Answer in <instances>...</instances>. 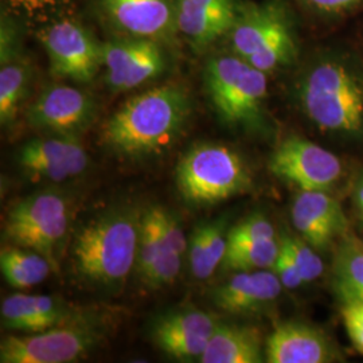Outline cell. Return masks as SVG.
I'll use <instances>...</instances> for the list:
<instances>
[{
  "label": "cell",
  "instance_id": "obj_1",
  "mask_svg": "<svg viewBox=\"0 0 363 363\" xmlns=\"http://www.w3.org/2000/svg\"><path fill=\"white\" fill-rule=\"evenodd\" d=\"M191 111V96L183 85H159L130 97L106 120L101 143L124 157L155 155L178 139Z\"/></svg>",
  "mask_w": 363,
  "mask_h": 363
},
{
  "label": "cell",
  "instance_id": "obj_2",
  "mask_svg": "<svg viewBox=\"0 0 363 363\" xmlns=\"http://www.w3.org/2000/svg\"><path fill=\"white\" fill-rule=\"evenodd\" d=\"M140 222L136 211L116 208L82 226L73 245L78 274L103 288L124 284L138 264Z\"/></svg>",
  "mask_w": 363,
  "mask_h": 363
},
{
  "label": "cell",
  "instance_id": "obj_3",
  "mask_svg": "<svg viewBox=\"0 0 363 363\" xmlns=\"http://www.w3.org/2000/svg\"><path fill=\"white\" fill-rule=\"evenodd\" d=\"M298 97L318 128L346 135L363 130V85L347 66L331 60L315 64L300 79Z\"/></svg>",
  "mask_w": 363,
  "mask_h": 363
},
{
  "label": "cell",
  "instance_id": "obj_4",
  "mask_svg": "<svg viewBox=\"0 0 363 363\" xmlns=\"http://www.w3.org/2000/svg\"><path fill=\"white\" fill-rule=\"evenodd\" d=\"M203 85L220 123L230 128H253L264 116L268 94L267 73L237 54L210 57L203 67Z\"/></svg>",
  "mask_w": 363,
  "mask_h": 363
},
{
  "label": "cell",
  "instance_id": "obj_5",
  "mask_svg": "<svg viewBox=\"0 0 363 363\" xmlns=\"http://www.w3.org/2000/svg\"><path fill=\"white\" fill-rule=\"evenodd\" d=\"M228 38L234 54L267 74L292 65L298 57L292 21L279 0L241 4Z\"/></svg>",
  "mask_w": 363,
  "mask_h": 363
},
{
  "label": "cell",
  "instance_id": "obj_6",
  "mask_svg": "<svg viewBox=\"0 0 363 363\" xmlns=\"http://www.w3.org/2000/svg\"><path fill=\"white\" fill-rule=\"evenodd\" d=\"M175 179L182 198L196 206L220 203L252 187L250 174L240 155L216 143L190 148L177 166Z\"/></svg>",
  "mask_w": 363,
  "mask_h": 363
},
{
  "label": "cell",
  "instance_id": "obj_7",
  "mask_svg": "<svg viewBox=\"0 0 363 363\" xmlns=\"http://www.w3.org/2000/svg\"><path fill=\"white\" fill-rule=\"evenodd\" d=\"M70 205L57 191H39L19 201L10 210L4 232L13 245L31 249L55 265L54 253L65 238Z\"/></svg>",
  "mask_w": 363,
  "mask_h": 363
},
{
  "label": "cell",
  "instance_id": "obj_8",
  "mask_svg": "<svg viewBox=\"0 0 363 363\" xmlns=\"http://www.w3.org/2000/svg\"><path fill=\"white\" fill-rule=\"evenodd\" d=\"M103 333L77 320L22 337H6L0 343L1 363H69L88 355L100 345Z\"/></svg>",
  "mask_w": 363,
  "mask_h": 363
},
{
  "label": "cell",
  "instance_id": "obj_9",
  "mask_svg": "<svg viewBox=\"0 0 363 363\" xmlns=\"http://www.w3.org/2000/svg\"><path fill=\"white\" fill-rule=\"evenodd\" d=\"M55 77L86 84L103 66L101 43L77 21L66 18L42 27L37 34Z\"/></svg>",
  "mask_w": 363,
  "mask_h": 363
},
{
  "label": "cell",
  "instance_id": "obj_10",
  "mask_svg": "<svg viewBox=\"0 0 363 363\" xmlns=\"http://www.w3.org/2000/svg\"><path fill=\"white\" fill-rule=\"evenodd\" d=\"M101 48L105 81L111 91L135 89L167 69V48L152 39L120 35L105 40Z\"/></svg>",
  "mask_w": 363,
  "mask_h": 363
},
{
  "label": "cell",
  "instance_id": "obj_11",
  "mask_svg": "<svg viewBox=\"0 0 363 363\" xmlns=\"http://www.w3.org/2000/svg\"><path fill=\"white\" fill-rule=\"evenodd\" d=\"M269 169L298 190L327 191L342 177V163L331 151L300 136H289L273 151Z\"/></svg>",
  "mask_w": 363,
  "mask_h": 363
},
{
  "label": "cell",
  "instance_id": "obj_12",
  "mask_svg": "<svg viewBox=\"0 0 363 363\" xmlns=\"http://www.w3.org/2000/svg\"><path fill=\"white\" fill-rule=\"evenodd\" d=\"M99 9L121 35L152 39L166 48L181 38L177 0H99Z\"/></svg>",
  "mask_w": 363,
  "mask_h": 363
},
{
  "label": "cell",
  "instance_id": "obj_13",
  "mask_svg": "<svg viewBox=\"0 0 363 363\" xmlns=\"http://www.w3.org/2000/svg\"><path fill=\"white\" fill-rule=\"evenodd\" d=\"M97 105L88 91L70 85H52L27 108L28 124L35 130L77 138L93 124Z\"/></svg>",
  "mask_w": 363,
  "mask_h": 363
},
{
  "label": "cell",
  "instance_id": "obj_14",
  "mask_svg": "<svg viewBox=\"0 0 363 363\" xmlns=\"http://www.w3.org/2000/svg\"><path fill=\"white\" fill-rule=\"evenodd\" d=\"M237 0H177L179 37L196 52H206L228 37L238 18Z\"/></svg>",
  "mask_w": 363,
  "mask_h": 363
},
{
  "label": "cell",
  "instance_id": "obj_15",
  "mask_svg": "<svg viewBox=\"0 0 363 363\" xmlns=\"http://www.w3.org/2000/svg\"><path fill=\"white\" fill-rule=\"evenodd\" d=\"M16 157L27 175L45 181H65L88 167L86 151L73 136L33 139L19 150Z\"/></svg>",
  "mask_w": 363,
  "mask_h": 363
},
{
  "label": "cell",
  "instance_id": "obj_16",
  "mask_svg": "<svg viewBox=\"0 0 363 363\" xmlns=\"http://www.w3.org/2000/svg\"><path fill=\"white\" fill-rule=\"evenodd\" d=\"M217 325V319L208 312L184 310L159 319L151 337L156 347L171 358L201 359Z\"/></svg>",
  "mask_w": 363,
  "mask_h": 363
},
{
  "label": "cell",
  "instance_id": "obj_17",
  "mask_svg": "<svg viewBox=\"0 0 363 363\" xmlns=\"http://www.w3.org/2000/svg\"><path fill=\"white\" fill-rule=\"evenodd\" d=\"M291 217L300 237L316 249L327 247L347 229L343 208L325 190H300Z\"/></svg>",
  "mask_w": 363,
  "mask_h": 363
},
{
  "label": "cell",
  "instance_id": "obj_18",
  "mask_svg": "<svg viewBox=\"0 0 363 363\" xmlns=\"http://www.w3.org/2000/svg\"><path fill=\"white\" fill-rule=\"evenodd\" d=\"M339 359L328 337L312 325L286 322L277 325L265 343L269 363H328Z\"/></svg>",
  "mask_w": 363,
  "mask_h": 363
},
{
  "label": "cell",
  "instance_id": "obj_19",
  "mask_svg": "<svg viewBox=\"0 0 363 363\" xmlns=\"http://www.w3.org/2000/svg\"><path fill=\"white\" fill-rule=\"evenodd\" d=\"M1 325L7 330L35 334L81 320L66 303L52 296L16 294L0 306Z\"/></svg>",
  "mask_w": 363,
  "mask_h": 363
},
{
  "label": "cell",
  "instance_id": "obj_20",
  "mask_svg": "<svg viewBox=\"0 0 363 363\" xmlns=\"http://www.w3.org/2000/svg\"><path fill=\"white\" fill-rule=\"evenodd\" d=\"M281 286L277 274L267 269L240 272L214 291L213 300L229 313L256 312L279 298Z\"/></svg>",
  "mask_w": 363,
  "mask_h": 363
},
{
  "label": "cell",
  "instance_id": "obj_21",
  "mask_svg": "<svg viewBox=\"0 0 363 363\" xmlns=\"http://www.w3.org/2000/svg\"><path fill=\"white\" fill-rule=\"evenodd\" d=\"M199 361L202 363L264 362L265 351H262L261 334L253 327L218 323Z\"/></svg>",
  "mask_w": 363,
  "mask_h": 363
},
{
  "label": "cell",
  "instance_id": "obj_22",
  "mask_svg": "<svg viewBox=\"0 0 363 363\" xmlns=\"http://www.w3.org/2000/svg\"><path fill=\"white\" fill-rule=\"evenodd\" d=\"M228 220L220 218L198 226L190 238L189 256L196 279L210 277L223 262L228 250Z\"/></svg>",
  "mask_w": 363,
  "mask_h": 363
},
{
  "label": "cell",
  "instance_id": "obj_23",
  "mask_svg": "<svg viewBox=\"0 0 363 363\" xmlns=\"http://www.w3.org/2000/svg\"><path fill=\"white\" fill-rule=\"evenodd\" d=\"M33 79V69L23 52L0 58V123L11 125L25 103Z\"/></svg>",
  "mask_w": 363,
  "mask_h": 363
},
{
  "label": "cell",
  "instance_id": "obj_24",
  "mask_svg": "<svg viewBox=\"0 0 363 363\" xmlns=\"http://www.w3.org/2000/svg\"><path fill=\"white\" fill-rule=\"evenodd\" d=\"M52 262L26 247H6L0 252V269L6 281L16 289L40 284L52 272Z\"/></svg>",
  "mask_w": 363,
  "mask_h": 363
},
{
  "label": "cell",
  "instance_id": "obj_25",
  "mask_svg": "<svg viewBox=\"0 0 363 363\" xmlns=\"http://www.w3.org/2000/svg\"><path fill=\"white\" fill-rule=\"evenodd\" d=\"M334 288L343 303L363 301V249L349 240L334 259Z\"/></svg>",
  "mask_w": 363,
  "mask_h": 363
},
{
  "label": "cell",
  "instance_id": "obj_26",
  "mask_svg": "<svg viewBox=\"0 0 363 363\" xmlns=\"http://www.w3.org/2000/svg\"><path fill=\"white\" fill-rule=\"evenodd\" d=\"M279 250L280 242L276 240L228 244V250L222 264L226 269L235 272L271 269L279 256Z\"/></svg>",
  "mask_w": 363,
  "mask_h": 363
},
{
  "label": "cell",
  "instance_id": "obj_27",
  "mask_svg": "<svg viewBox=\"0 0 363 363\" xmlns=\"http://www.w3.org/2000/svg\"><path fill=\"white\" fill-rule=\"evenodd\" d=\"M174 252L164 241L160 229L157 226L152 208H148L144 213L140 222V235H139V252H138V271L140 276L143 274L156 259L163 255Z\"/></svg>",
  "mask_w": 363,
  "mask_h": 363
},
{
  "label": "cell",
  "instance_id": "obj_28",
  "mask_svg": "<svg viewBox=\"0 0 363 363\" xmlns=\"http://www.w3.org/2000/svg\"><path fill=\"white\" fill-rule=\"evenodd\" d=\"M281 242L291 252L304 283H311L323 274L325 272L323 261L319 257V255H316L311 244H308L301 237L298 238L289 234H284L281 237Z\"/></svg>",
  "mask_w": 363,
  "mask_h": 363
},
{
  "label": "cell",
  "instance_id": "obj_29",
  "mask_svg": "<svg viewBox=\"0 0 363 363\" xmlns=\"http://www.w3.org/2000/svg\"><path fill=\"white\" fill-rule=\"evenodd\" d=\"M276 240V232L272 223L264 216L255 214L241 220L228 233V244H244Z\"/></svg>",
  "mask_w": 363,
  "mask_h": 363
},
{
  "label": "cell",
  "instance_id": "obj_30",
  "mask_svg": "<svg viewBox=\"0 0 363 363\" xmlns=\"http://www.w3.org/2000/svg\"><path fill=\"white\" fill-rule=\"evenodd\" d=\"M182 257L183 256L177 252H169L163 255L142 274L144 281L154 288L172 283L181 273Z\"/></svg>",
  "mask_w": 363,
  "mask_h": 363
},
{
  "label": "cell",
  "instance_id": "obj_31",
  "mask_svg": "<svg viewBox=\"0 0 363 363\" xmlns=\"http://www.w3.org/2000/svg\"><path fill=\"white\" fill-rule=\"evenodd\" d=\"M154 211L157 226L160 229V233L163 235L164 241L167 242L174 252L184 256L187 252V238L182 230V226L178 220L164 208H151Z\"/></svg>",
  "mask_w": 363,
  "mask_h": 363
},
{
  "label": "cell",
  "instance_id": "obj_32",
  "mask_svg": "<svg viewBox=\"0 0 363 363\" xmlns=\"http://www.w3.org/2000/svg\"><path fill=\"white\" fill-rule=\"evenodd\" d=\"M342 319L354 349L363 355V301L343 303Z\"/></svg>",
  "mask_w": 363,
  "mask_h": 363
},
{
  "label": "cell",
  "instance_id": "obj_33",
  "mask_svg": "<svg viewBox=\"0 0 363 363\" xmlns=\"http://www.w3.org/2000/svg\"><path fill=\"white\" fill-rule=\"evenodd\" d=\"M72 0H6L13 13L27 18H40L58 11Z\"/></svg>",
  "mask_w": 363,
  "mask_h": 363
},
{
  "label": "cell",
  "instance_id": "obj_34",
  "mask_svg": "<svg viewBox=\"0 0 363 363\" xmlns=\"http://www.w3.org/2000/svg\"><path fill=\"white\" fill-rule=\"evenodd\" d=\"M272 269L273 272L276 273L277 277L280 279L283 286H286L288 289H295V288H298L304 284V281L298 273L295 259L292 257L291 252L288 250V247L281 241H280L279 256L276 259Z\"/></svg>",
  "mask_w": 363,
  "mask_h": 363
},
{
  "label": "cell",
  "instance_id": "obj_35",
  "mask_svg": "<svg viewBox=\"0 0 363 363\" xmlns=\"http://www.w3.org/2000/svg\"><path fill=\"white\" fill-rule=\"evenodd\" d=\"M298 3L319 15H342L359 9L363 0H298Z\"/></svg>",
  "mask_w": 363,
  "mask_h": 363
},
{
  "label": "cell",
  "instance_id": "obj_36",
  "mask_svg": "<svg viewBox=\"0 0 363 363\" xmlns=\"http://www.w3.org/2000/svg\"><path fill=\"white\" fill-rule=\"evenodd\" d=\"M357 202H358V206L363 213V181L361 182V184L358 187V191H357Z\"/></svg>",
  "mask_w": 363,
  "mask_h": 363
}]
</instances>
